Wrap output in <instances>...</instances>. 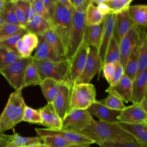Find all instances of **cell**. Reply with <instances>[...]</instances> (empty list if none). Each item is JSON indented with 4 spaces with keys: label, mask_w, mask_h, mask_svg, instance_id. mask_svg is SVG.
I'll return each mask as SVG.
<instances>
[{
    "label": "cell",
    "mask_w": 147,
    "mask_h": 147,
    "mask_svg": "<svg viewBox=\"0 0 147 147\" xmlns=\"http://www.w3.org/2000/svg\"><path fill=\"white\" fill-rule=\"evenodd\" d=\"M77 133L92 140L99 145L104 142L134 141L135 140L129 134L122 129L115 122H106L95 119L85 128Z\"/></svg>",
    "instance_id": "1"
},
{
    "label": "cell",
    "mask_w": 147,
    "mask_h": 147,
    "mask_svg": "<svg viewBox=\"0 0 147 147\" xmlns=\"http://www.w3.org/2000/svg\"><path fill=\"white\" fill-rule=\"evenodd\" d=\"M22 91V89L16 90L10 95L5 107L0 115V131L3 133L13 129L22 121L26 105Z\"/></svg>",
    "instance_id": "2"
},
{
    "label": "cell",
    "mask_w": 147,
    "mask_h": 147,
    "mask_svg": "<svg viewBox=\"0 0 147 147\" xmlns=\"http://www.w3.org/2000/svg\"><path fill=\"white\" fill-rule=\"evenodd\" d=\"M85 26V13L74 9L71 30L65 52V59L68 61L84 42Z\"/></svg>",
    "instance_id": "3"
},
{
    "label": "cell",
    "mask_w": 147,
    "mask_h": 147,
    "mask_svg": "<svg viewBox=\"0 0 147 147\" xmlns=\"http://www.w3.org/2000/svg\"><path fill=\"white\" fill-rule=\"evenodd\" d=\"M73 10H69L57 2L51 24V29L59 38L64 52L71 30Z\"/></svg>",
    "instance_id": "4"
},
{
    "label": "cell",
    "mask_w": 147,
    "mask_h": 147,
    "mask_svg": "<svg viewBox=\"0 0 147 147\" xmlns=\"http://www.w3.org/2000/svg\"><path fill=\"white\" fill-rule=\"evenodd\" d=\"M33 61L37 67L41 81L45 79L50 78L61 83H67L69 67L68 60L51 61L33 59Z\"/></svg>",
    "instance_id": "5"
},
{
    "label": "cell",
    "mask_w": 147,
    "mask_h": 147,
    "mask_svg": "<svg viewBox=\"0 0 147 147\" xmlns=\"http://www.w3.org/2000/svg\"><path fill=\"white\" fill-rule=\"evenodd\" d=\"M96 100V90L91 84L75 85L70 94V110H87Z\"/></svg>",
    "instance_id": "6"
},
{
    "label": "cell",
    "mask_w": 147,
    "mask_h": 147,
    "mask_svg": "<svg viewBox=\"0 0 147 147\" xmlns=\"http://www.w3.org/2000/svg\"><path fill=\"white\" fill-rule=\"evenodd\" d=\"M32 61V56L29 58H21L1 70L0 74L15 91L23 89L25 70L27 66Z\"/></svg>",
    "instance_id": "7"
},
{
    "label": "cell",
    "mask_w": 147,
    "mask_h": 147,
    "mask_svg": "<svg viewBox=\"0 0 147 147\" xmlns=\"http://www.w3.org/2000/svg\"><path fill=\"white\" fill-rule=\"evenodd\" d=\"M89 46L83 42L71 60L69 61L67 76V84L69 87V94L73 87L81 75L87 57Z\"/></svg>",
    "instance_id": "8"
},
{
    "label": "cell",
    "mask_w": 147,
    "mask_h": 147,
    "mask_svg": "<svg viewBox=\"0 0 147 147\" xmlns=\"http://www.w3.org/2000/svg\"><path fill=\"white\" fill-rule=\"evenodd\" d=\"M94 120L87 110L71 109L62 121L61 129L78 133Z\"/></svg>",
    "instance_id": "9"
},
{
    "label": "cell",
    "mask_w": 147,
    "mask_h": 147,
    "mask_svg": "<svg viewBox=\"0 0 147 147\" xmlns=\"http://www.w3.org/2000/svg\"><path fill=\"white\" fill-rule=\"evenodd\" d=\"M102 71V65L98 49L89 46L88 52L83 70L78 79L76 84H88L96 74L99 76Z\"/></svg>",
    "instance_id": "10"
},
{
    "label": "cell",
    "mask_w": 147,
    "mask_h": 147,
    "mask_svg": "<svg viewBox=\"0 0 147 147\" xmlns=\"http://www.w3.org/2000/svg\"><path fill=\"white\" fill-rule=\"evenodd\" d=\"M139 39V26L133 24L121 40L119 46V63L124 68L126 60Z\"/></svg>",
    "instance_id": "11"
},
{
    "label": "cell",
    "mask_w": 147,
    "mask_h": 147,
    "mask_svg": "<svg viewBox=\"0 0 147 147\" xmlns=\"http://www.w3.org/2000/svg\"><path fill=\"white\" fill-rule=\"evenodd\" d=\"M35 130L38 134V136L39 137L47 136H58L64 138V140L73 144L91 145L95 143L92 140L82 134L63 129L51 130L46 128H35Z\"/></svg>",
    "instance_id": "12"
},
{
    "label": "cell",
    "mask_w": 147,
    "mask_h": 147,
    "mask_svg": "<svg viewBox=\"0 0 147 147\" xmlns=\"http://www.w3.org/2000/svg\"><path fill=\"white\" fill-rule=\"evenodd\" d=\"M115 20V14L110 13L103 17V31L101 36L100 44L98 49L99 57L100 58L101 62L102 69L104 65L105 55L111 37L113 36Z\"/></svg>",
    "instance_id": "13"
},
{
    "label": "cell",
    "mask_w": 147,
    "mask_h": 147,
    "mask_svg": "<svg viewBox=\"0 0 147 147\" xmlns=\"http://www.w3.org/2000/svg\"><path fill=\"white\" fill-rule=\"evenodd\" d=\"M52 104L56 113L63 121L70 110V94L67 83H62L60 84Z\"/></svg>",
    "instance_id": "14"
},
{
    "label": "cell",
    "mask_w": 147,
    "mask_h": 147,
    "mask_svg": "<svg viewBox=\"0 0 147 147\" xmlns=\"http://www.w3.org/2000/svg\"><path fill=\"white\" fill-rule=\"evenodd\" d=\"M117 121L127 123H147V112L145 111L138 105L132 104L125 106L121 111Z\"/></svg>",
    "instance_id": "15"
},
{
    "label": "cell",
    "mask_w": 147,
    "mask_h": 147,
    "mask_svg": "<svg viewBox=\"0 0 147 147\" xmlns=\"http://www.w3.org/2000/svg\"><path fill=\"white\" fill-rule=\"evenodd\" d=\"M131 85L132 80L124 74L116 84L109 86L105 92L118 98L123 103H128L131 102Z\"/></svg>",
    "instance_id": "16"
},
{
    "label": "cell",
    "mask_w": 147,
    "mask_h": 147,
    "mask_svg": "<svg viewBox=\"0 0 147 147\" xmlns=\"http://www.w3.org/2000/svg\"><path fill=\"white\" fill-rule=\"evenodd\" d=\"M41 123L46 129L51 130H60L62 129V121L56 113L52 103H47L44 106L38 109Z\"/></svg>",
    "instance_id": "17"
},
{
    "label": "cell",
    "mask_w": 147,
    "mask_h": 147,
    "mask_svg": "<svg viewBox=\"0 0 147 147\" xmlns=\"http://www.w3.org/2000/svg\"><path fill=\"white\" fill-rule=\"evenodd\" d=\"M87 110L92 116L97 117L99 121L110 123L118 121L117 117L121 113V111L109 109L101 101L96 100Z\"/></svg>",
    "instance_id": "18"
},
{
    "label": "cell",
    "mask_w": 147,
    "mask_h": 147,
    "mask_svg": "<svg viewBox=\"0 0 147 147\" xmlns=\"http://www.w3.org/2000/svg\"><path fill=\"white\" fill-rule=\"evenodd\" d=\"M125 131L129 134L141 146L147 147V123H127L117 121Z\"/></svg>",
    "instance_id": "19"
},
{
    "label": "cell",
    "mask_w": 147,
    "mask_h": 147,
    "mask_svg": "<svg viewBox=\"0 0 147 147\" xmlns=\"http://www.w3.org/2000/svg\"><path fill=\"white\" fill-rule=\"evenodd\" d=\"M37 36L38 38V43L35 49V53L32 56L33 59L51 61H60L66 60L64 57H60L56 56L52 48L47 43L42 35Z\"/></svg>",
    "instance_id": "20"
},
{
    "label": "cell",
    "mask_w": 147,
    "mask_h": 147,
    "mask_svg": "<svg viewBox=\"0 0 147 147\" xmlns=\"http://www.w3.org/2000/svg\"><path fill=\"white\" fill-rule=\"evenodd\" d=\"M38 43V36L28 32L18 41L16 45L17 52L22 58H29L32 56L31 54L36 48Z\"/></svg>",
    "instance_id": "21"
},
{
    "label": "cell",
    "mask_w": 147,
    "mask_h": 147,
    "mask_svg": "<svg viewBox=\"0 0 147 147\" xmlns=\"http://www.w3.org/2000/svg\"><path fill=\"white\" fill-rule=\"evenodd\" d=\"M145 96H147L146 69L132 81L131 102L138 105Z\"/></svg>",
    "instance_id": "22"
},
{
    "label": "cell",
    "mask_w": 147,
    "mask_h": 147,
    "mask_svg": "<svg viewBox=\"0 0 147 147\" xmlns=\"http://www.w3.org/2000/svg\"><path fill=\"white\" fill-rule=\"evenodd\" d=\"M133 25L127 11L115 14L113 36L118 44Z\"/></svg>",
    "instance_id": "23"
},
{
    "label": "cell",
    "mask_w": 147,
    "mask_h": 147,
    "mask_svg": "<svg viewBox=\"0 0 147 147\" xmlns=\"http://www.w3.org/2000/svg\"><path fill=\"white\" fill-rule=\"evenodd\" d=\"M138 42V68L135 78L146 70L147 66V34L145 28L142 26H139Z\"/></svg>",
    "instance_id": "24"
},
{
    "label": "cell",
    "mask_w": 147,
    "mask_h": 147,
    "mask_svg": "<svg viewBox=\"0 0 147 147\" xmlns=\"http://www.w3.org/2000/svg\"><path fill=\"white\" fill-rule=\"evenodd\" d=\"M128 16L132 23L137 26H147V5H136L130 6L127 10Z\"/></svg>",
    "instance_id": "25"
},
{
    "label": "cell",
    "mask_w": 147,
    "mask_h": 147,
    "mask_svg": "<svg viewBox=\"0 0 147 147\" xmlns=\"http://www.w3.org/2000/svg\"><path fill=\"white\" fill-rule=\"evenodd\" d=\"M103 31V23L99 25H86L84 42L90 47L98 49Z\"/></svg>",
    "instance_id": "26"
},
{
    "label": "cell",
    "mask_w": 147,
    "mask_h": 147,
    "mask_svg": "<svg viewBox=\"0 0 147 147\" xmlns=\"http://www.w3.org/2000/svg\"><path fill=\"white\" fill-rule=\"evenodd\" d=\"M61 83L50 78L45 79L41 82L39 86L47 103H53Z\"/></svg>",
    "instance_id": "27"
},
{
    "label": "cell",
    "mask_w": 147,
    "mask_h": 147,
    "mask_svg": "<svg viewBox=\"0 0 147 147\" xmlns=\"http://www.w3.org/2000/svg\"><path fill=\"white\" fill-rule=\"evenodd\" d=\"M24 28L29 33L40 36L51 29V24L44 18L36 14L27 22Z\"/></svg>",
    "instance_id": "28"
},
{
    "label": "cell",
    "mask_w": 147,
    "mask_h": 147,
    "mask_svg": "<svg viewBox=\"0 0 147 147\" xmlns=\"http://www.w3.org/2000/svg\"><path fill=\"white\" fill-rule=\"evenodd\" d=\"M139 40V39H138ZM139 42L130 53L124 67V74L132 81L134 79L138 68Z\"/></svg>",
    "instance_id": "29"
},
{
    "label": "cell",
    "mask_w": 147,
    "mask_h": 147,
    "mask_svg": "<svg viewBox=\"0 0 147 147\" xmlns=\"http://www.w3.org/2000/svg\"><path fill=\"white\" fill-rule=\"evenodd\" d=\"M40 137H24L18 133L10 135L6 147H25L29 145L41 142Z\"/></svg>",
    "instance_id": "30"
},
{
    "label": "cell",
    "mask_w": 147,
    "mask_h": 147,
    "mask_svg": "<svg viewBox=\"0 0 147 147\" xmlns=\"http://www.w3.org/2000/svg\"><path fill=\"white\" fill-rule=\"evenodd\" d=\"M42 36L52 48L57 56L65 58L63 47L58 37L51 29L47 30Z\"/></svg>",
    "instance_id": "31"
},
{
    "label": "cell",
    "mask_w": 147,
    "mask_h": 147,
    "mask_svg": "<svg viewBox=\"0 0 147 147\" xmlns=\"http://www.w3.org/2000/svg\"><path fill=\"white\" fill-rule=\"evenodd\" d=\"M41 82L38 70L34 63L32 61L27 66L24 79V88L29 86L39 85Z\"/></svg>",
    "instance_id": "32"
},
{
    "label": "cell",
    "mask_w": 147,
    "mask_h": 147,
    "mask_svg": "<svg viewBox=\"0 0 147 147\" xmlns=\"http://www.w3.org/2000/svg\"><path fill=\"white\" fill-rule=\"evenodd\" d=\"M21 58L17 52L0 45V72Z\"/></svg>",
    "instance_id": "33"
},
{
    "label": "cell",
    "mask_w": 147,
    "mask_h": 147,
    "mask_svg": "<svg viewBox=\"0 0 147 147\" xmlns=\"http://www.w3.org/2000/svg\"><path fill=\"white\" fill-rule=\"evenodd\" d=\"M0 15L3 24H11L19 25L14 9L13 0H6L2 9L0 11Z\"/></svg>",
    "instance_id": "34"
},
{
    "label": "cell",
    "mask_w": 147,
    "mask_h": 147,
    "mask_svg": "<svg viewBox=\"0 0 147 147\" xmlns=\"http://www.w3.org/2000/svg\"><path fill=\"white\" fill-rule=\"evenodd\" d=\"M119 44L113 36L107 48L104 64L105 63H112L115 64L117 62L119 61Z\"/></svg>",
    "instance_id": "35"
},
{
    "label": "cell",
    "mask_w": 147,
    "mask_h": 147,
    "mask_svg": "<svg viewBox=\"0 0 147 147\" xmlns=\"http://www.w3.org/2000/svg\"><path fill=\"white\" fill-rule=\"evenodd\" d=\"M103 21V16L99 12L96 6L92 3L90 4L85 12L86 25H99Z\"/></svg>",
    "instance_id": "36"
},
{
    "label": "cell",
    "mask_w": 147,
    "mask_h": 147,
    "mask_svg": "<svg viewBox=\"0 0 147 147\" xmlns=\"http://www.w3.org/2000/svg\"><path fill=\"white\" fill-rule=\"evenodd\" d=\"M131 2L132 0H107L106 3L111 13L117 14L127 11Z\"/></svg>",
    "instance_id": "37"
},
{
    "label": "cell",
    "mask_w": 147,
    "mask_h": 147,
    "mask_svg": "<svg viewBox=\"0 0 147 147\" xmlns=\"http://www.w3.org/2000/svg\"><path fill=\"white\" fill-rule=\"evenodd\" d=\"M40 137L46 147H68L71 145H74L58 136H47Z\"/></svg>",
    "instance_id": "38"
},
{
    "label": "cell",
    "mask_w": 147,
    "mask_h": 147,
    "mask_svg": "<svg viewBox=\"0 0 147 147\" xmlns=\"http://www.w3.org/2000/svg\"><path fill=\"white\" fill-rule=\"evenodd\" d=\"M28 33L26 29L24 28H22L16 34L11 36L10 37L7 38L6 40L0 42V45L6 47L16 52H17L16 50V45L18 41L22 37V36Z\"/></svg>",
    "instance_id": "39"
},
{
    "label": "cell",
    "mask_w": 147,
    "mask_h": 147,
    "mask_svg": "<svg viewBox=\"0 0 147 147\" xmlns=\"http://www.w3.org/2000/svg\"><path fill=\"white\" fill-rule=\"evenodd\" d=\"M22 121L30 123L41 125V118L38 110L26 106L24 110Z\"/></svg>",
    "instance_id": "40"
},
{
    "label": "cell",
    "mask_w": 147,
    "mask_h": 147,
    "mask_svg": "<svg viewBox=\"0 0 147 147\" xmlns=\"http://www.w3.org/2000/svg\"><path fill=\"white\" fill-rule=\"evenodd\" d=\"M22 27L19 25L5 24L0 28V42L10 37L18 32Z\"/></svg>",
    "instance_id": "41"
},
{
    "label": "cell",
    "mask_w": 147,
    "mask_h": 147,
    "mask_svg": "<svg viewBox=\"0 0 147 147\" xmlns=\"http://www.w3.org/2000/svg\"><path fill=\"white\" fill-rule=\"evenodd\" d=\"M100 101L105 106L114 110L122 111L125 107L124 103L120 99L109 94L106 98Z\"/></svg>",
    "instance_id": "42"
},
{
    "label": "cell",
    "mask_w": 147,
    "mask_h": 147,
    "mask_svg": "<svg viewBox=\"0 0 147 147\" xmlns=\"http://www.w3.org/2000/svg\"><path fill=\"white\" fill-rule=\"evenodd\" d=\"M14 9L17 18L19 25L22 28H25L27 23V19L25 13L18 2V0H13Z\"/></svg>",
    "instance_id": "43"
},
{
    "label": "cell",
    "mask_w": 147,
    "mask_h": 147,
    "mask_svg": "<svg viewBox=\"0 0 147 147\" xmlns=\"http://www.w3.org/2000/svg\"><path fill=\"white\" fill-rule=\"evenodd\" d=\"M32 6L36 11L37 15L44 18L50 24H51V20L48 16V14L41 0H31Z\"/></svg>",
    "instance_id": "44"
},
{
    "label": "cell",
    "mask_w": 147,
    "mask_h": 147,
    "mask_svg": "<svg viewBox=\"0 0 147 147\" xmlns=\"http://www.w3.org/2000/svg\"><path fill=\"white\" fill-rule=\"evenodd\" d=\"M19 3L24 9L27 19V22L30 21L36 15V11L32 6L31 0H18Z\"/></svg>",
    "instance_id": "45"
},
{
    "label": "cell",
    "mask_w": 147,
    "mask_h": 147,
    "mask_svg": "<svg viewBox=\"0 0 147 147\" xmlns=\"http://www.w3.org/2000/svg\"><path fill=\"white\" fill-rule=\"evenodd\" d=\"M100 147H141L136 141L124 142H104L99 145Z\"/></svg>",
    "instance_id": "46"
},
{
    "label": "cell",
    "mask_w": 147,
    "mask_h": 147,
    "mask_svg": "<svg viewBox=\"0 0 147 147\" xmlns=\"http://www.w3.org/2000/svg\"><path fill=\"white\" fill-rule=\"evenodd\" d=\"M102 70L103 71V74L105 78L106 79L107 82L109 84H111L113 78L115 75V65L114 64L112 63H105Z\"/></svg>",
    "instance_id": "47"
},
{
    "label": "cell",
    "mask_w": 147,
    "mask_h": 147,
    "mask_svg": "<svg viewBox=\"0 0 147 147\" xmlns=\"http://www.w3.org/2000/svg\"><path fill=\"white\" fill-rule=\"evenodd\" d=\"M73 9L78 11L85 13L92 0H69Z\"/></svg>",
    "instance_id": "48"
},
{
    "label": "cell",
    "mask_w": 147,
    "mask_h": 147,
    "mask_svg": "<svg viewBox=\"0 0 147 147\" xmlns=\"http://www.w3.org/2000/svg\"><path fill=\"white\" fill-rule=\"evenodd\" d=\"M41 1L44 5L52 22V20L56 8L57 0H41Z\"/></svg>",
    "instance_id": "49"
},
{
    "label": "cell",
    "mask_w": 147,
    "mask_h": 147,
    "mask_svg": "<svg viewBox=\"0 0 147 147\" xmlns=\"http://www.w3.org/2000/svg\"><path fill=\"white\" fill-rule=\"evenodd\" d=\"M115 75L113 78V79L111 83V84L109 86H113L115 84H116L122 77V76L124 75V70L123 67L120 64L119 61L117 62L115 64Z\"/></svg>",
    "instance_id": "50"
},
{
    "label": "cell",
    "mask_w": 147,
    "mask_h": 147,
    "mask_svg": "<svg viewBox=\"0 0 147 147\" xmlns=\"http://www.w3.org/2000/svg\"><path fill=\"white\" fill-rule=\"evenodd\" d=\"M96 7H97V9H98L99 12L103 17H105V16H106L111 13L110 10L109 9V6H107L106 2L99 4L98 5H97Z\"/></svg>",
    "instance_id": "51"
},
{
    "label": "cell",
    "mask_w": 147,
    "mask_h": 147,
    "mask_svg": "<svg viewBox=\"0 0 147 147\" xmlns=\"http://www.w3.org/2000/svg\"><path fill=\"white\" fill-rule=\"evenodd\" d=\"M57 2L62 6L69 9V10L72 11L74 10L69 0H57Z\"/></svg>",
    "instance_id": "52"
},
{
    "label": "cell",
    "mask_w": 147,
    "mask_h": 147,
    "mask_svg": "<svg viewBox=\"0 0 147 147\" xmlns=\"http://www.w3.org/2000/svg\"><path fill=\"white\" fill-rule=\"evenodd\" d=\"M138 105L146 112H147V96L144 97Z\"/></svg>",
    "instance_id": "53"
},
{
    "label": "cell",
    "mask_w": 147,
    "mask_h": 147,
    "mask_svg": "<svg viewBox=\"0 0 147 147\" xmlns=\"http://www.w3.org/2000/svg\"><path fill=\"white\" fill-rule=\"evenodd\" d=\"M10 137V135H6L5 137L0 139V147H6Z\"/></svg>",
    "instance_id": "54"
},
{
    "label": "cell",
    "mask_w": 147,
    "mask_h": 147,
    "mask_svg": "<svg viewBox=\"0 0 147 147\" xmlns=\"http://www.w3.org/2000/svg\"><path fill=\"white\" fill-rule=\"evenodd\" d=\"M25 147H46V146L43 143L38 142V143H36V144H33L29 145Z\"/></svg>",
    "instance_id": "55"
},
{
    "label": "cell",
    "mask_w": 147,
    "mask_h": 147,
    "mask_svg": "<svg viewBox=\"0 0 147 147\" xmlns=\"http://www.w3.org/2000/svg\"><path fill=\"white\" fill-rule=\"evenodd\" d=\"M107 0H92V3L95 5H99L101 3H106Z\"/></svg>",
    "instance_id": "56"
},
{
    "label": "cell",
    "mask_w": 147,
    "mask_h": 147,
    "mask_svg": "<svg viewBox=\"0 0 147 147\" xmlns=\"http://www.w3.org/2000/svg\"><path fill=\"white\" fill-rule=\"evenodd\" d=\"M68 147H91V146L89 144H84V145L74 144V145H71Z\"/></svg>",
    "instance_id": "57"
},
{
    "label": "cell",
    "mask_w": 147,
    "mask_h": 147,
    "mask_svg": "<svg viewBox=\"0 0 147 147\" xmlns=\"http://www.w3.org/2000/svg\"><path fill=\"white\" fill-rule=\"evenodd\" d=\"M5 1H6V0H0V11L2 9L5 3Z\"/></svg>",
    "instance_id": "58"
},
{
    "label": "cell",
    "mask_w": 147,
    "mask_h": 147,
    "mask_svg": "<svg viewBox=\"0 0 147 147\" xmlns=\"http://www.w3.org/2000/svg\"><path fill=\"white\" fill-rule=\"evenodd\" d=\"M6 135V134H5L4 133H2V132L0 131V139H1V138H2L5 137Z\"/></svg>",
    "instance_id": "59"
},
{
    "label": "cell",
    "mask_w": 147,
    "mask_h": 147,
    "mask_svg": "<svg viewBox=\"0 0 147 147\" xmlns=\"http://www.w3.org/2000/svg\"><path fill=\"white\" fill-rule=\"evenodd\" d=\"M3 23H2V19H1V15H0V28L2 26Z\"/></svg>",
    "instance_id": "60"
}]
</instances>
